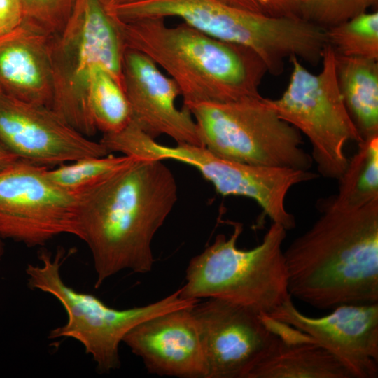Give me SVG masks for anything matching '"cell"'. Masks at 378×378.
<instances>
[{
  "label": "cell",
  "mask_w": 378,
  "mask_h": 378,
  "mask_svg": "<svg viewBox=\"0 0 378 378\" xmlns=\"http://www.w3.org/2000/svg\"><path fill=\"white\" fill-rule=\"evenodd\" d=\"M78 196L75 236L92 255L95 288L125 270L149 272L153 237L178 200L163 160L136 157Z\"/></svg>",
  "instance_id": "obj_1"
},
{
  "label": "cell",
  "mask_w": 378,
  "mask_h": 378,
  "mask_svg": "<svg viewBox=\"0 0 378 378\" xmlns=\"http://www.w3.org/2000/svg\"><path fill=\"white\" fill-rule=\"evenodd\" d=\"M284 251L291 297L321 310L378 303V198L357 208L332 196Z\"/></svg>",
  "instance_id": "obj_2"
},
{
  "label": "cell",
  "mask_w": 378,
  "mask_h": 378,
  "mask_svg": "<svg viewBox=\"0 0 378 378\" xmlns=\"http://www.w3.org/2000/svg\"><path fill=\"white\" fill-rule=\"evenodd\" d=\"M116 20L126 48L164 70L184 106L262 97L259 88L268 71L251 48L213 38L185 22L168 26L162 18Z\"/></svg>",
  "instance_id": "obj_3"
},
{
  "label": "cell",
  "mask_w": 378,
  "mask_h": 378,
  "mask_svg": "<svg viewBox=\"0 0 378 378\" xmlns=\"http://www.w3.org/2000/svg\"><path fill=\"white\" fill-rule=\"evenodd\" d=\"M108 10L123 22L178 18L213 38L251 48L273 76L281 75L292 57L315 64L324 44L323 30L302 18L272 17L218 0H143Z\"/></svg>",
  "instance_id": "obj_4"
},
{
  "label": "cell",
  "mask_w": 378,
  "mask_h": 378,
  "mask_svg": "<svg viewBox=\"0 0 378 378\" xmlns=\"http://www.w3.org/2000/svg\"><path fill=\"white\" fill-rule=\"evenodd\" d=\"M233 225L230 237L218 234L190 260L179 295L186 300L220 298L270 316L292 298L283 250L287 230L272 222L260 244L242 250L237 246L242 225Z\"/></svg>",
  "instance_id": "obj_5"
},
{
  "label": "cell",
  "mask_w": 378,
  "mask_h": 378,
  "mask_svg": "<svg viewBox=\"0 0 378 378\" xmlns=\"http://www.w3.org/2000/svg\"><path fill=\"white\" fill-rule=\"evenodd\" d=\"M125 50L118 22L101 0H74L65 25L51 37V108L86 136L97 132L88 107L92 78L104 69L123 88Z\"/></svg>",
  "instance_id": "obj_6"
},
{
  "label": "cell",
  "mask_w": 378,
  "mask_h": 378,
  "mask_svg": "<svg viewBox=\"0 0 378 378\" xmlns=\"http://www.w3.org/2000/svg\"><path fill=\"white\" fill-rule=\"evenodd\" d=\"M38 258L39 264H28L26 267L28 286L55 297L67 314L66 323L52 329L48 338H72L80 342L102 374L120 368V344L137 324L173 309L192 306L199 301L182 298L178 289L145 306L117 309L107 306L94 295L77 291L65 284L61 276V267L67 258L63 248H59L54 255L41 249Z\"/></svg>",
  "instance_id": "obj_7"
},
{
  "label": "cell",
  "mask_w": 378,
  "mask_h": 378,
  "mask_svg": "<svg viewBox=\"0 0 378 378\" xmlns=\"http://www.w3.org/2000/svg\"><path fill=\"white\" fill-rule=\"evenodd\" d=\"M292 72L286 89L277 99L264 98L277 115L309 139L312 158L318 174L338 180L349 159L345 146L358 145L363 139L342 98L337 78L335 53L326 43L322 52V67L315 74L296 57L290 59Z\"/></svg>",
  "instance_id": "obj_8"
},
{
  "label": "cell",
  "mask_w": 378,
  "mask_h": 378,
  "mask_svg": "<svg viewBox=\"0 0 378 378\" xmlns=\"http://www.w3.org/2000/svg\"><path fill=\"white\" fill-rule=\"evenodd\" d=\"M183 106L195 120L202 146L221 158L304 171L313 164L302 147V134L267 106L262 97Z\"/></svg>",
  "instance_id": "obj_9"
},
{
  "label": "cell",
  "mask_w": 378,
  "mask_h": 378,
  "mask_svg": "<svg viewBox=\"0 0 378 378\" xmlns=\"http://www.w3.org/2000/svg\"><path fill=\"white\" fill-rule=\"evenodd\" d=\"M116 152L126 155L172 160L196 168L223 196H242L254 200L273 223L286 230L296 225L286 199L295 186L312 181L318 174L284 167L253 165L221 158L204 146L159 144L135 124L130 123L115 137Z\"/></svg>",
  "instance_id": "obj_10"
},
{
  "label": "cell",
  "mask_w": 378,
  "mask_h": 378,
  "mask_svg": "<svg viewBox=\"0 0 378 378\" xmlns=\"http://www.w3.org/2000/svg\"><path fill=\"white\" fill-rule=\"evenodd\" d=\"M48 167L18 159L0 171V237L43 246L75 236L78 196L55 183Z\"/></svg>",
  "instance_id": "obj_11"
},
{
  "label": "cell",
  "mask_w": 378,
  "mask_h": 378,
  "mask_svg": "<svg viewBox=\"0 0 378 378\" xmlns=\"http://www.w3.org/2000/svg\"><path fill=\"white\" fill-rule=\"evenodd\" d=\"M192 307L206 360V378H248L278 336L270 317L220 298Z\"/></svg>",
  "instance_id": "obj_12"
},
{
  "label": "cell",
  "mask_w": 378,
  "mask_h": 378,
  "mask_svg": "<svg viewBox=\"0 0 378 378\" xmlns=\"http://www.w3.org/2000/svg\"><path fill=\"white\" fill-rule=\"evenodd\" d=\"M0 142L19 159L49 167L109 154L67 123L52 108L0 90Z\"/></svg>",
  "instance_id": "obj_13"
},
{
  "label": "cell",
  "mask_w": 378,
  "mask_h": 378,
  "mask_svg": "<svg viewBox=\"0 0 378 378\" xmlns=\"http://www.w3.org/2000/svg\"><path fill=\"white\" fill-rule=\"evenodd\" d=\"M268 316L326 348L354 378L378 377V303L343 304L324 316L311 317L300 312L290 298Z\"/></svg>",
  "instance_id": "obj_14"
},
{
  "label": "cell",
  "mask_w": 378,
  "mask_h": 378,
  "mask_svg": "<svg viewBox=\"0 0 378 378\" xmlns=\"http://www.w3.org/2000/svg\"><path fill=\"white\" fill-rule=\"evenodd\" d=\"M122 82L131 121L146 134L154 139L167 135L177 144L202 146L192 113L186 107L176 106L180 96L176 84L148 57L126 48Z\"/></svg>",
  "instance_id": "obj_15"
},
{
  "label": "cell",
  "mask_w": 378,
  "mask_h": 378,
  "mask_svg": "<svg viewBox=\"0 0 378 378\" xmlns=\"http://www.w3.org/2000/svg\"><path fill=\"white\" fill-rule=\"evenodd\" d=\"M192 306L146 319L123 337L122 342L141 358L148 372L159 376L206 378L205 356Z\"/></svg>",
  "instance_id": "obj_16"
},
{
  "label": "cell",
  "mask_w": 378,
  "mask_h": 378,
  "mask_svg": "<svg viewBox=\"0 0 378 378\" xmlns=\"http://www.w3.org/2000/svg\"><path fill=\"white\" fill-rule=\"evenodd\" d=\"M51 37L26 20L13 31L0 36V90L51 108Z\"/></svg>",
  "instance_id": "obj_17"
},
{
  "label": "cell",
  "mask_w": 378,
  "mask_h": 378,
  "mask_svg": "<svg viewBox=\"0 0 378 378\" xmlns=\"http://www.w3.org/2000/svg\"><path fill=\"white\" fill-rule=\"evenodd\" d=\"M278 336L248 378H354L335 355L295 328L276 321Z\"/></svg>",
  "instance_id": "obj_18"
},
{
  "label": "cell",
  "mask_w": 378,
  "mask_h": 378,
  "mask_svg": "<svg viewBox=\"0 0 378 378\" xmlns=\"http://www.w3.org/2000/svg\"><path fill=\"white\" fill-rule=\"evenodd\" d=\"M337 83L363 139L378 134V62L336 55Z\"/></svg>",
  "instance_id": "obj_19"
},
{
  "label": "cell",
  "mask_w": 378,
  "mask_h": 378,
  "mask_svg": "<svg viewBox=\"0 0 378 378\" xmlns=\"http://www.w3.org/2000/svg\"><path fill=\"white\" fill-rule=\"evenodd\" d=\"M338 181V192L332 198L342 206L357 208L378 198V134L358 144Z\"/></svg>",
  "instance_id": "obj_20"
},
{
  "label": "cell",
  "mask_w": 378,
  "mask_h": 378,
  "mask_svg": "<svg viewBox=\"0 0 378 378\" xmlns=\"http://www.w3.org/2000/svg\"><path fill=\"white\" fill-rule=\"evenodd\" d=\"M88 107L97 131L115 133L131 122L130 104L122 85L107 71L95 73L88 90Z\"/></svg>",
  "instance_id": "obj_21"
},
{
  "label": "cell",
  "mask_w": 378,
  "mask_h": 378,
  "mask_svg": "<svg viewBox=\"0 0 378 378\" xmlns=\"http://www.w3.org/2000/svg\"><path fill=\"white\" fill-rule=\"evenodd\" d=\"M337 56L378 60V12L363 13L325 29Z\"/></svg>",
  "instance_id": "obj_22"
},
{
  "label": "cell",
  "mask_w": 378,
  "mask_h": 378,
  "mask_svg": "<svg viewBox=\"0 0 378 378\" xmlns=\"http://www.w3.org/2000/svg\"><path fill=\"white\" fill-rule=\"evenodd\" d=\"M136 156L106 155L80 158L48 169V177L64 190L79 195L130 163Z\"/></svg>",
  "instance_id": "obj_23"
},
{
  "label": "cell",
  "mask_w": 378,
  "mask_h": 378,
  "mask_svg": "<svg viewBox=\"0 0 378 378\" xmlns=\"http://www.w3.org/2000/svg\"><path fill=\"white\" fill-rule=\"evenodd\" d=\"M377 5L378 0H302L301 18L326 29Z\"/></svg>",
  "instance_id": "obj_24"
},
{
  "label": "cell",
  "mask_w": 378,
  "mask_h": 378,
  "mask_svg": "<svg viewBox=\"0 0 378 378\" xmlns=\"http://www.w3.org/2000/svg\"><path fill=\"white\" fill-rule=\"evenodd\" d=\"M25 20L53 36L59 33L72 10L74 0H21Z\"/></svg>",
  "instance_id": "obj_25"
},
{
  "label": "cell",
  "mask_w": 378,
  "mask_h": 378,
  "mask_svg": "<svg viewBox=\"0 0 378 378\" xmlns=\"http://www.w3.org/2000/svg\"><path fill=\"white\" fill-rule=\"evenodd\" d=\"M24 20L21 0H0V36L18 28Z\"/></svg>",
  "instance_id": "obj_26"
},
{
  "label": "cell",
  "mask_w": 378,
  "mask_h": 378,
  "mask_svg": "<svg viewBox=\"0 0 378 378\" xmlns=\"http://www.w3.org/2000/svg\"><path fill=\"white\" fill-rule=\"evenodd\" d=\"M262 13L276 18H301L302 0H255Z\"/></svg>",
  "instance_id": "obj_27"
},
{
  "label": "cell",
  "mask_w": 378,
  "mask_h": 378,
  "mask_svg": "<svg viewBox=\"0 0 378 378\" xmlns=\"http://www.w3.org/2000/svg\"><path fill=\"white\" fill-rule=\"evenodd\" d=\"M227 5L253 12L262 13L255 0H218Z\"/></svg>",
  "instance_id": "obj_28"
},
{
  "label": "cell",
  "mask_w": 378,
  "mask_h": 378,
  "mask_svg": "<svg viewBox=\"0 0 378 378\" xmlns=\"http://www.w3.org/2000/svg\"><path fill=\"white\" fill-rule=\"evenodd\" d=\"M18 159L0 142V171L12 164Z\"/></svg>",
  "instance_id": "obj_29"
},
{
  "label": "cell",
  "mask_w": 378,
  "mask_h": 378,
  "mask_svg": "<svg viewBox=\"0 0 378 378\" xmlns=\"http://www.w3.org/2000/svg\"><path fill=\"white\" fill-rule=\"evenodd\" d=\"M141 1L143 0H101V1L107 10L116 6L135 3Z\"/></svg>",
  "instance_id": "obj_30"
},
{
  "label": "cell",
  "mask_w": 378,
  "mask_h": 378,
  "mask_svg": "<svg viewBox=\"0 0 378 378\" xmlns=\"http://www.w3.org/2000/svg\"><path fill=\"white\" fill-rule=\"evenodd\" d=\"M5 253V245L3 239L0 237V260L2 259Z\"/></svg>",
  "instance_id": "obj_31"
}]
</instances>
